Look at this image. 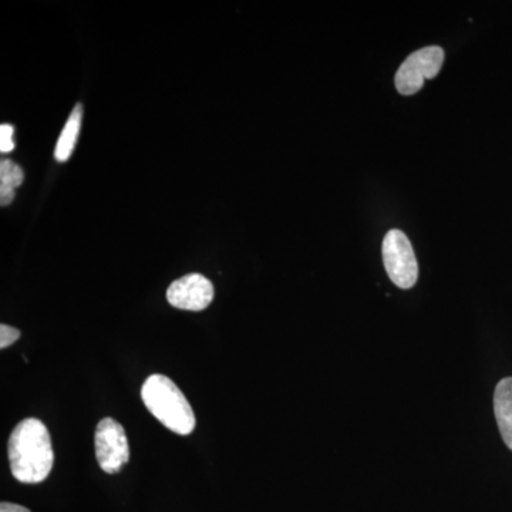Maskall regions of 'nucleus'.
<instances>
[{
  "label": "nucleus",
  "mask_w": 512,
  "mask_h": 512,
  "mask_svg": "<svg viewBox=\"0 0 512 512\" xmlns=\"http://www.w3.org/2000/svg\"><path fill=\"white\" fill-rule=\"evenodd\" d=\"M20 332L18 329L8 325H0V349L9 348L13 343L18 342Z\"/></svg>",
  "instance_id": "obj_11"
},
{
  "label": "nucleus",
  "mask_w": 512,
  "mask_h": 512,
  "mask_svg": "<svg viewBox=\"0 0 512 512\" xmlns=\"http://www.w3.org/2000/svg\"><path fill=\"white\" fill-rule=\"evenodd\" d=\"M13 133H15V128L10 126V124H2V126H0V151H2L3 154H8L10 151L15 150Z\"/></svg>",
  "instance_id": "obj_10"
},
{
  "label": "nucleus",
  "mask_w": 512,
  "mask_h": 512,
  "mask_svg": "<svg viewBox=\"0 0 512 512\" xmlns=\"http://www.w3.org/2000/svg\"><path fill=\"white\" fill-rule=\"evenodd\" d=\"M382 254L384 268L394 285L410 289L419 278V264L412 247V242L399 229L387 232L383 239Z\"/></svg>",
  "instance_id": "obj_3"
},
{
  "label": "nucleus",
  "mask_w": 512,
  "mask_h": 512,
  "mask_svg": "<svg viewBox=\"0 0 512 512\" xmlns=\"http://www.w3.org/2000/svg\"><path fill=\"white\" fill-rule=\"evenodd\" d=\"M494 413L505 446L512 451V377L501 380L495 387Z\"/></svg>",
  "instance_id": "obj_7"
},
{
  "label": "nucleus",
  "mask_w": 512,
  "mask_h": 512,
  "mask_svg": "<svg viewBox=\"0 0 512 512\" xmlns=\"http://www.w3.org/2000/svg\"><path fill=\"white\" fill-rule=\"evenodd\" d=\"M23 178H25V174L18 164L10 160H2L0 163V185L16 190L23 183Z\"/></svg>",
  "instance_id": "obj_9"
},
{
  "label": "nucleus",
  "mask_w": 512,
  "mask_h": 512,
  "mask_svg": "<svg viewBox=\"0 0 512 512\" xmlns=\"http://www.w3.org/2000/svg\"><path fill=\"white\" fill-rule=\"evenodd\" d=\"M52 439L45 424L37 419L20 421L9 439V463L13 477L23 484H37L53 468Z\"/></svg>",
  "instance_id": "obj_1"
},
{
  "label": "nucleus",
  "mask_w": 512,
  "mask_h": 512,
  "mask_svg": "<svg viewBox=\"0 0 512 512\" xmlns=\"http://www.w3.org/2000/svg\"><path fill=\"white\" fill-rule=\"evenodd\" d=\"M97 463L107 474L119 473L130 460V447L123 426L111 417L100 421L94 436Z\"/></svg>",
  "instance_id": "obj_5"
},
{
  "label": "nucleus",
  "mask_w": 512,
  "mask_h": 512,
  "mask_svg": "<svg viewBox=\"0 0 512 512\" xmlns=\"http://www.w3.org/2000/svg\"><path fill=\"white\" fill-rule=\"evenodd\" d=\"M0 512H30L28 508L22 507V505L12 503H2L0 505Z\"/></svg>",
  "instance_id": "obj_13"
},
{
  "label": "nucleus",
  "mask_w": 512,
  "mask_h": 512,
  "mask_svg": "<svg viewBox=\"0 0 512 512\" xmlns=\"http://www.w3.org/2000/svg\"><path fill=\"white\" fill-rule=\"evenodd\" d=\"M167 299L170 305L183 311H204L214 299V285L200 274L185 275L170 285Z\"/></svg>",
  "instance_id": "obj_6"
},
{
  "label": "nucleus",
  "mask_w": 512,
  "mask_h": 512,
  "mask_svg": "<svg viewBox=\"0 0 512 512\" xmlns=\"http://www.w3.org/2000/svg\"><path fill=\"white\" fill-rule=\"evenodd\" d=\"M15 191L13 188L3 187L0 185V204L5 207V205H9L10 202L15 200Z\"/></svg>",
  "instance_id": "obj_12"
},
{
  "label": "nucleus",
  "mask_w": 512,
  "mask_h": 512,
  "mask_svg": "<svg viewBox=\"0 0 512 512\" xmlns=\"http://www.w3.org/2000/svg\"><path fill=\"white\" fill-rule=\"evenodd\" d=\"M83 107L77 104L76 109L70 114L66 126L63 127L59 141L55 148V158L59 163L69 160L72 156L74 147H76L77 137H79L80 127H82Z\"/></svg>",
  "instance_id": "obj_8"
},
{
  "label": "nucleus",
  "mask_w": 512,
  "mask_h": 512,
  "mask_svg": "<svg viewBox=\"0 0 512 512\" xmlns=\"http://www.w3.org/2000/svg\"><path fill=\"white\" fill-rule=\"evenodd\" d=\"M141 399L163 426L174 433L187 436L195 429L194 410L185 399L184 393L170 379L163 375L148 377L141 389Z\"/></svg>",
  "instance_id": "obj_2"
},
{
  "label": "nucleus",
  "mask_w": 512,
  "mask_h": 512,
  "mask_svg": "<svg viewBox=\"0 0 512 512\" xmlns=\"http://www.w3.org/2000/svg\"><path fill=\"white\" fill-rule=\"evenodd\" d=\"M444 62V50L439 46L424 47L412 53L396 74V87L404 96L419 92L427 79L440 73Z\"/></svg>",
  "instance_id": "obj_4"
}]
</instances>
